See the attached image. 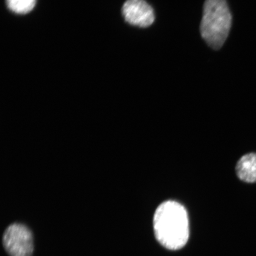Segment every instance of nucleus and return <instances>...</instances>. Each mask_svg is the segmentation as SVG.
Returning <instances> with one entry per match:
<instances>
[{"mask_svg":"<svg viewBox=\"0 0 256 256\" xmlns=\"http://www.w3.org/2000/svg\"><path fill=\"white\" fill-rule=\"evenodd\" d=\"M236 172L240 180L254 183L256 182V154L242 156L236 166Z\"/></svg>","mask_w":256,"mask_h":256,"instance_id":"39448f33","label":"nucleus"},{"mask_svg":"<svg viewBox=\"0 0 256 256\" xmlns=\"http://www.w3.org/2000/svg\"><path fill=\"white\" fill-rule=\"evenodd\" d=\"M122 12L127 23L135 26L148 28L155 20L154 12L145 0H126Z\"/></svg>","mask_w":256,"mask_h":256,"instance_id":"20e7f679","label":"nucleus"},{"mask_svg":"<svg viewBox=\"0 0 256 256\" xmlns=\"http://www.w3.org/2000/svg\"><path fill=\"white\" fill-rule=\"evenodd\" d=\"M232 24V16L226 0H206L200 31L208 46L220 50L228 36Z\"/></svg>","mask_w":256,"mask_h":256,"instance_id":"f03ea898","label":"nucleus"},{"mask_svg":"<svg viewBox=\"0 0 256 256\" xmlns=\"http://www.w3.org/2000/svg\"><path fill=\"white\" fill-rule=\"evenodd\" d=\"M2 244L10 256H32L33 235L23 224L15 223L8 227L2 236Z\"/></svg>","mask_w":256,"mask_h":256,"instance_id":"7ed1b4c3","label":"nucleus"},{"mask_svg":"<svg viewBox=\"0 0 256 256\" xmlns=\"http://www.w3.org/2000/svg\"><path fill=\"white\" fill-rule=\"evenodd\" d=\"M156 240L172 250L184 248L190 236V224L186 210L177 202L168 200L156 210L153 219Z\"/></svg>","mask_w":256,"mask_h":256,"instance_id":"f257e3e1","label":"nucleus"},{"mask_svg":"<svg viewBox=\"0 0 256 256\" xmlns=\"http://www.w3.org/2000/svg\"><path fill=\"white\" fill-rule=\"evenodd\" d=\"M36 0H6L8 8L17 14H26L33 10Z\"/></svg>","mask_w":256,"mask_h":256,"instance_id":"423d86ee","label":"nucleus"}]
</instances>
